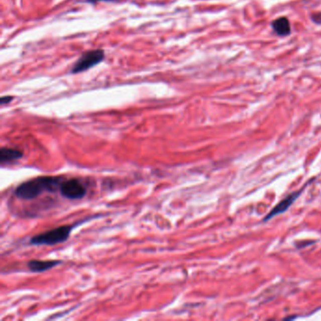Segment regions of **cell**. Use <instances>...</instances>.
Instances as JSON below:
<instances>
[{"mask_svg": "<svg viewBox=\"0 0 321 321\" xmlns=\"http://www.w3.org/2000/svg\"><path fill=\"white\" fill-rule=\"evenodd\" d=\"M63 179L59 176H40L20 184L15 194L21 200H33L44 192H54L60 189Z\"/></svg>", "mask_w": 321, "mask_h": 321, "instance_id": "cell-1", "label": "cell"}, {"mask_svg": "<svg viewBox=\"0 0 321 321\" xmlns=\"http://www.w3.org/2000/svg\"><path fill=\"white\" fill-rule=\"evenodd\" d=\"M73 227V225H62L54 228L52 230L39 234L31 239L30 243L36 246H53L59 243H62L69 239Z\"/></svg>", "mask_w": 321, "mask_h": 321, "instance_id": "cell-2", "label": "cell"}, {"mask_svg": "<svg viewBox=\"0 0 321 321\" xmlns=\"http://www.w3.org/2000/svg\"><path fill=\"white\" fill-rule=\"evenodd\" d=\"M104 58H105V53L102 49L91 50L89 52L85 53L75 63V66L72 69V73L77 74V73L87 71L88 69L100 63L102 60H104Z\"/></svg>", "mask_w": 321, "mask_h": 321, "instance_id": "cell-3", "label": "cell"}, {"mask_svg": "<svg viewBox=\"0 0 321 321\" xmlns=\"http://www.w3.org/2000/svg\"><path fill=\"white\" fill-rule=\"evenodd\" d=\"M61 195L70 200H79L87 193V188L78 179L63 180L60 187Z\"/></svg>", "mask_w": 321, "mask_h": 321, "instance_id": "cell-4", "label": "cell"}, {"mask_svg": "<svg viewBox=\"0 0 321 321\" xmlns=\"http://www.w3.org/2000/svg\"><path fill=\"white\" fill-rule=\"evenodd\" d=\"M302 189H303V188H302ZM302 189H300L299 191L293 192L291 194L286 196L284 199H283L281 202H279L277 205L274 206V208L271 210L267 216L265 217L264 222H268L269 220H271L272 218H274V217L278 216V215H280V214L285 212L286 210L290 207V205L293 204V202L296 201V199L299 197V195L301 194Z\"/></svg>", "mask_w": 321, "mask_h": 321, "instance_id": "cell-5", "label": "cell"}, {"mask_svg": "<svg viewBox=\"0 0 321 321\" xmlns=\"http://www.w3.org/2000/svg\"><path fill=\"white\" fill-rule=\"evenodd\" d=\"M271 28L280 37H286L291 33V25L286 17L277 18L271 24Z\"/></svg>", "mask_w": 321, "mask_h": 321, "instance_id": "cell-6", "label": "cell"}, {"mask_svg": "<svg viewBox=\"0 0 321 321\" xmlns=\"http://www.w3.org/2000/svg\"><path fill=\"white\" fill-rule=\"evenodd\" d=\"M23 156L24 154L20 150L3 147L0 151V163L2 165L12 163L21 159Z\"/></svg>", "mask_w": 321, "mask_h": 321, "instance_id": "cell-7", "label": "cell"}, {"mask_svg": "<svg viewBox=\"0 0 321 321\" xmlns=\"http://www.w3.org/2000/svg\"><path fill=\"white\" fill-rule=\"evenodd\" d=\"M61 262L59 260H50V261H42V260H31L28 263V268L32 272H44L46 270L53 269L59 266Z\"/></svg>", "mask_w": 321, "mask_h": 321, "instance_id": "cell-8", "label": "cell"}, {"mask_svg": "<svg viewBox=\"0 0 321 321\" xmlns=\"http://www.w3.org/2000/svg\"><path fill=\"white\" fill-rule=\"evenodd\" d=\"M312 20L316 24H321V13L312 15Z\"/></svg>", "mask_w": 321, "mask_h": 321, "instance_id": "cell-9", "label": "cell"}, {"mask_svg": "<svg viewBox=\"0 0 321 321\" xmlns=\"http://www.w3.org/2000/svg\"><path fill=\"white\" fill-rule=\"evenodd\" d=\"M13 99H14L13 96H3L1 98V105H5V104L10 103Z\"/></svg>", "mask_w": 321, "mask_h": 321, "instance_id": "cell-10", "label": "cell"}, {"mask_svg": "<svg viewBox=\"0 0 321 321\" xmlns=\"http://www.w3.org/2000/svg\"><path fill=\"white\" fill-rule=\"evenodd\" d=\"M88 2H97V1H100V0H87ZM103 1H116V0H103Z\"/></svg>", "mask_w": 321, "mask_h": 321, "instance_id": "cell-11", "label": "cell"}]
</instances>
